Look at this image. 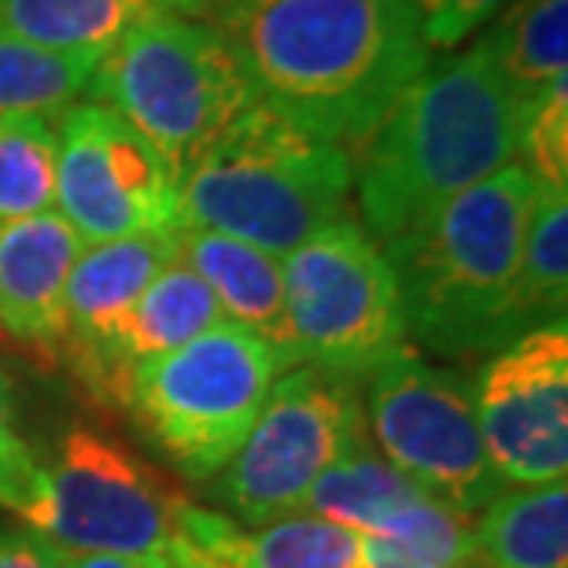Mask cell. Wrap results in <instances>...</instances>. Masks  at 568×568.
I'll return each mask as SVG.
<instances>
[{
	"mask_svg": "<svg viewBox=\"0 0 568 568\" xmlns=\"http://www.w3.org/2000/svg\"><path fill=\"white\" fill-rule=\"evenodd\" d=\"M362 384V414L377 454L428 498L476 517L503 491L473 406V381L403 347Z\"/></svg>",
	"mask_w": 568,
	"mask_h": 568,
	"instance_id": "9",
	"label": "cell"
},
{
	"mask_svg": "<svg viewBox=\"0 0 568 568\" xmlns=\"http://www.w3.org/2000/svg\"><path fill=\"white\" fill-rule=\"evenodd\" d=\"M178 258V233H138L82 244L63 292L67 339L74 362L108 339L144 288Z\"/></svg>",
	"mask_w": 568,
	"mask_h": 568,
	"instance_id": "16",
	"label": "cell"
},
{
	"mask_svg": "<svg viewBox=\"0 0 568 568\" xmlns=\"http://www.w3.org/2000/svg\"><path fill=\"white\" fill-rule=\"evenodd\" d=\"M525 108L480 44L428 63L351 159L362 230L384 244L517 163Z\"/></svg>",
	"mask_w": 568,
	"mask_h": 568,
	"instance_id": "2",
	"label": "cell"
},
{
	"mask_svg": "<svg viewBox=\"0 0 568 568\" xmlns=\"http://www.w3.org/2000/svg\"><path fill=\"white\" fill-rule=\"evenodd\" d=\"M214 27L258 104L336 148L366 141L432 63L414 0H255Z\"/></svg>",
	"mask_w": 568,
	"mask_h": 568,
	"instance_id": "1",
	"label": "cell"
},
{
	"mask_svg": "<svg viewBox=\"0 0 568 568\" xmlns=\"http://www.w3.org/2000/svg\"><path fill=\"white\" fill-rule=\"evenodd\" d=\"M178 258L207 284L211 295L222 306L225 322L241 325L247 333L288 351L284 277L277 255L211 230H178Z\"/></svg>",
	"mask_w": 568,
	"mask_h": 568,
	"instance_id": "17",
	"label": "cell"
},
{
	"mask_svg": "<svg viewBox=\"0 0 568 568\" xmlns=\"http://www.w3.org/2000/svg\"><path fill=\"white\" fill-rule=\"evenodd\" d=\"M97 63L82 55L38 49L0 33V119L41 115L60 119L89 93Z\"/></svg>",
	"mask_w": 568,
	"mask_h": 568,
	"instance_id": "23",
	"label": "cell"
},
{
	"mask_svg": "<svg viewBox=\"0 0 568 568\" xmlns=\"http://www.w3.org/2000/svg\"><path fill=\"white\" fill-rule=\"evenodd\" d=\"M469 568H568V480L503 487L473 517Z\"/></svg>",
	"mask_w": 568,
	"mask_h": 568,
	"instance_id": "18",
	"label": "cell"
},
{
	"mask_svg": "<svg viewBox=\"0 0 568 568\" xmlns=\"http://www.w3.org/2000/svg\"><path fill=\"white\" fill-rule=\"evenodd\" d=\"M517 163H525L539 185L568 189V82L554 85L525 111Z\"/></svg>",
	"mask_w": 568,
	"mask_h": 568,
	"instance_id": "26",
	"label": "cell"
},
{
	"mask_svg": "<svg viewBox=\"0 0 568 568\" xmlns=\"http://www.w3.org/2000/svg\"><path fill=\"white\" fill-rule=\"evenodd\" d=\"M155 11L196 19V0H0V33L100 63Z\"/></svg>",
	"mask_w": 568,
	"mask_h": 568,
	"instance_id": "19",
	"label": "cell"
},
{
	"mask_svg": "<svg viewBox=\"0 0 568 568\" xmlns=\"http://www.w3.org/2000/svg\"><path fill=\"white\" fill-rule=\"evenodd\" d=\"M476 44L528 111L542 93L568 82V0H517Z\"/></svg>",
	"mask_w": 568,
	"mask_h": 568,
	"instance_id": "20",
	"label": "cell"
},
{
	"mask_svg": "<svg viewBox=\"0 0 568 568\" xmlns=\"http://www.w3.org/2000/svg\"><path fill=\"white\" fill-rule=\"evenodd\" d=\"M181 495L93 428H71L41 465V487L19 520L63 554L166 558Z\"/></svg>",
	"mask_w": 568,
	"mask_h": 568,
	"instance_id": "10",
	"label": "cell"
},
{
	"mask_svg": "<svg viewBox=\"0 0 568 568\" xmlns=\"http://www.w3.org/2000/svg\"><path fill=\"white\" fill-rule=\"evenodd\" d=\"M473 517L425 498L399 525L377 536H358L351 568H469Z\"/></svg>",
	"mask_w": 568,
	"mask_h": 568,
	"instance_id": "24",
	"label": "cell"
},
{
	"mask_svg": "<svg viewBox=\"0 0 568 568\" xmlns=\"http://www.w3.org/2000/svg\"><path fill=\"white\" fill-rule=\"evenodd\" d=\"M366 443L358 381L300 362L281 373L233 458L200 484L203 498L244 528L295 517L311 487Z\"/></svg>",
	"mask_w": 568,
	"mask_h": 568,
	"instance_id": "7",
	"label": "cell"
},
{
	"mask_svg": "<svg viewBox=\"0 0 568 568\" xmlns=\"http://www.w3.org/2000/svg\"><path fill=\"white\" fill-rule=\"evenodd\" d=\"M244 4H255V0H196V19L214 27L222 16H230L233 8H244Z\"/></svg>",
	"mask_w": 568,
	"mask_h": 568,
	"instance_id": "31",
	"label": "cell"
},
{
	"mask_svg": "<svg viewBox=\"0 0 568 568\" xmlns=\"http://www.w3.org/2000/svg\"><path fill=\"white\" fill-rule=\"evenodd\" d=\"M41 487V462L19 432L11 381L0 373V506L22 517Z\"/></svg>",
	"mask_w": 568,
	"mask_h": 568,
	"instance_id": "27",
	"label": "cell"
},
{
	"mask_svg": "<svg viewBox=\"0 0 568 568\" xmlns=\"http://www.w3.org/2000/svg\"><path fill=\"white\" fill-rule=\"evenodd\" d=\"M487 458L503 487H539L568 473V333L531 328L495 351L473 381Z\"/></svg>",
	"mask_w": 568,
	"mask_h": 568,
	"instance_id": "12",
	"label": "cell"
},
{
	"mask_svg": "<svg viewBox=\"0 0 568 568\" xmlns=\"http://www.w3.org/2000/svg\"><path fill=\"white\" fill-rule=\"evenodd\" d=\"M55 170H60L55 119H0V222L55 211Z\"/></svg>",
	"mask_w": 568,
	"mask_h": 568,
	"instance_id": "25",
	"label": "cell"
},
{
	"mask_svg": "<svg viewBox=\"0 0 568 568\" xmlns=\"http://www.w3.org/2000/svg\"><path fill=\"white\" fill-rule=\"evenodd\" d=\"M60 568H166V558H119V554H63Z\"/></svg>",
	"mask_w": 568,
	"mask_h": 568,
	"instance_id": "30",
	"label": "cell"
},
{
	"mask_svg": "<svg viewBox=\"0 0 568 568\" xmlns=\"http://www.w3.org/2000/svg\"><path fill=\"white\" fill-rule=\"evenodd\" d=\"M219 322H225V317L211 288L181 258H174L148 284L126 317L111 328L104 344L89 351L85 358H78V369L93 381V388L122 399V384L141 362L185 347L189 339L203 336Z\"/></svg>",
	"mask_w": 568,
	"mask_h": 568,
	"instance_id": "14",
	"label": "cell"
},
{
	"mask_svg": "<svg viewBox=\"0 0 568 568\" xmlns=\"http://www.w3.org/2000/svg\"><path fill=\"white\" fill-rule=\"evenodd\" d=\"M281 277L295 362L362 381L406 347L392 266L355 219L325 225L284 255Z\"/></svg>",
	"mask_w": 568,
	"mask_h": 568,
	"instance_id": "8",
	"label": "cell"
},
{
	"mask_svg": "<svg viewBox=\"0 0 568 568\" xmlns=\"http://www.w3.org/2000/svg\"><path fill=\"white\" fill-rule=\"evenodd\" d=\"M55 211L82 244L178 233V174L126 119L78 100L55 119Z\"/></svg>",
	"mask_w": 568,
	"mask_h": 568,
	"instance_id": "11",
	"label": "cell"
},
{
	"mask_svg": "<svg viewBox=\"0 0 568 568\" xmlns=\"http://www.w3.org/2000/svg\"><path fill=\"white\" fill-rule=\"evenodd\" d=\"M568 311V189L539 185L520 247L514 333L565 325Z\"/></svg>",
	"mask_w": 568,
	"mask_h": 568,
	"instance_id": "22",
	"label": "cell"
},
{
	"mask_svg": "<svg viewBox=\"0 0 568 568\" xmlns=\"http://www.w3.org/2000/svg\"><path fill=\"white\" fill-rule=\"evenodd\" d=\"M89 100L126 119L181 174L255 104L241 55L203 19L155 11L97 63Z\"/></svg>",
	"mask_w": 568,
	"mask_h": 568,
	"instance_id": "5",
	"label": "cell"
},
{
	"mask_svg": "<svg viewBox=\"0 0 568 568\" xmlns=\"http://www.w3.org/2000/svg\"><path fill=\"white\" fill-rule=\"evenodd\" d=\"M351 155L247 104L178 181L181 230L236 236L284 258L317 230L351 219Z\"/></svg>",
	"mask_w": 568,
	"mask_h": 568,
	"instance_id": "4",
	"label": "cell"
},
{
	"mask_svg": "<svg viewBox=\"0 0 568 568\" xmlns=\"http://www.w3.org/2000/svg\"><path fill=\"white\" fill-rule=\"evenodd\" d=\"M358 531L295 514L244 528L211 506L181 498L166 568H351Z\"/></svg>",
	"mask_w": 568,
	"mask_h": 568,
	"instance_id": "13",
	"label": "cell"
},
{
	"mask_svg": "<svg viewBox=\"0 0 568 568\" xmlns=\"http://www.w3.org/2000/svg\"><path fill=\"white\" fill-rule=\"evenodd\" d=\"M425 498L428 495L422 487L406 480L392 462H384L366 443L351 458L336 462L311 487L300 514L333 520V525H344L351 531H358V536H377V531L399 525Z\"/></svg>",
	"mask_w": 568,
	"mask_h": 568,
	"instance_id": "21",
	"label": "cell"
},
{
	"mask_svg": "<svg viewBox=\"0 0 568 568\" xmlns=\"http://www.w3.org/2000/svg\"><path fill=\"white\" fill-rule=\"evenodd\" d=\"M295 358L233 322H219L185 347L141 362L122 384L133 425L181 476L203 484L258 422Z\"/></svg>",
	"mask_w": 568,
	"mask_h": 568,
	"instance_id": "6",
	"label": "cell"
},
{
	"mask_svg": "<svg viewBox=\"0 0 568 568\" xmlns=\"http://www.w3.org/2000/svg\"><path fill=\"white\" fill-rule=\"evenodd\" d=\"M82 241L60 211L0 222V328L22 344H55L67 333L63 292Z\"/></svg>",
	"mask_w": 568,
	"mask_h": 568,
	"instance_id": "15",
	"label": "cell"
},
{
	"mask_svg": "<svg viewBox=\"0 0 568 568\" xmlns=\"http://www.w3.org/2000/svg\"><path fill=\"white\" fill-rule=\"evenodd\" d=\"M422 11V27L428 38V49H454L476 30L491 22L517 4V0H414Z\"/></svg>",
	"mask_w": 568,
	"mask_h": 568,
	"instance_id": "28",
	"label": "cell"
},
{
	"mask_svg": "<svg viewBox=\"0 0 568 568\" xmlns=\"http://www.w3.org/2000/svg\"><path fill=\"white\" fill-rule=\"evenodd\" d=\"M63 550L27 525H0V568H60Z\"/></svg>",
	"mask_w": 568,
	"mask_h": 568,
	"instance_id": "29",
	"label": "cell"
},
{
	"mask_svg": "<svg viewBox=\"0 0 568 568\" xmlns=\"http://www.w3.org/2000/svg\"><path fill=\"white\" fill-rule=\"evenodd\" d=\"M536 192V174L509 163L381 244L406 336L443 358L514 344L517 270Z\"/></svg>",
	"mask_w": 568,
	"mask_h": 568,
	"instance_id": "3",
	"label": "cell"
}]
</instances>
